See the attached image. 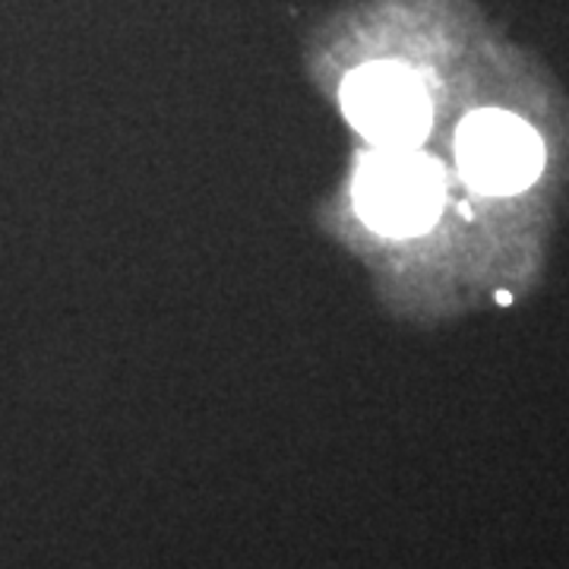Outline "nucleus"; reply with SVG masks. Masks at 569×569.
<instances>
[{
	"mask_svg": "<svg viewBox=\"0 0 569 569\" xmlns=\"http://www.w3.org/2000/svg\"><path fill=\"white\" fill-rule=\"evenodd\" d=\"M358 212L373 231L418 234L443 209V171L430 156L411 149H377L355 183Z\"/></svg>",
	"mask_w": 569,
	"mask_h": 569,
	"instance_id": "f257e3e1",
	"label": "nucleus"
},
{
	"mask_svg": "<svg viewBox=\"0 0 569 569\" xmlns=\"http://www.w3.org/2000/svg\"><path fill=\"white\" fill-rule=\"evenodd\" d=\"M342 108L377 149H415L430 127V99L402 63H367L342 82Z\"/></svg>",
	"mask_w": 569,
	"mask_h": 569,
	"instance_id": "f03ea898",
	"label": "nucleus"
},
{
	"mask_svg": "<svg viewBox=\"0 0 569 569\" xmlns=\"http://www.w3.org/2000/svg\"><path fill=\"white\" fill-rule=\"evenodd\" d=\"M456 152L466 181L493 197L526 190L545 168V146L538 133L507 111H475L466 118Z\"/></svg>",
	"mask_w": 569,
	"mask_h": 569,
	"instance_id": "7ed1b4c3",
	"label": "nucleus"
}]
</instances>
